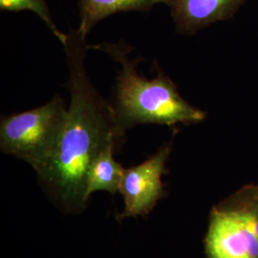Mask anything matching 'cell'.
Wrapping results in <instances>:
<instances>
[{"label": "cell", "mask_w": 258, "mask_h": 258, "mask_svg": "<svg viewBox=\"0 0 258 258\" xmlns=\"http://www.w3.org/2000/svg\"><path fill=\"white\" fill-rule=\"evenodd\" d=\"M68 107L60 95L31 110L2 116L0 148L37 172L49 159L60 136Z\"/></svg>", "instance_id": "3"}, {"label": "cell", "mask_w": 258, "mask_h": 258, "mask_svg": "<svg viewBox=\"0 0 258 258\" xmlns=\"http://www.w3.org/2000/svg\"><path fill=\"white\" fill-rule=\"evenodd\" d=\"M166 0H80V26L78 31L87 36L101 20L120 12L149 11Z\"/></svg>", "instance_id": "7"}, {"label": "cell", "mask_w": 258, "mask_h": 258, "mask_svg": "<svg viewBox=\"0 0 258 258\" xmlns=\"http://www.w3.org/2000/svg\"><path fill=\"white\" fill-rule=\"evenodd\" d=\"M0 9L5 12H23L30 11L35 13L39 17L47 27L50 29L52 34L55 36L62 45L67 41V34H64L55 26L53 19L47 7L46 0H0Z\"/></svg>", "instance_id": "10"}, {"label": "cell", "mask_w": 258, "mask_h": 258, "mask_svg": "<svg viewBox=\"0 0 258 258\" xmlns=\"http://www.w3.org/2000/svg\"><path fill=\"white\" fill-rule=\"evenodd\" d=\"M221 205L236 214L258 237V184L242 187Z\"/></svg>", "instance_id": "9"}, {"label": "cell", "mask_w": 258, "mask_h": 258, "mask_svg": "<svg viewBox=\"0 0 258 258\" xmlns=\"http://www.w3.org/2000/svg\"><path fill=\"white\" fill-rule=\"evenodd\" d=\"M205 247L209 258H258L257 236L222 205L212 211Z\"/></svg>", "instance_id": "5"}, {"label": "cell", "mask_w": 258, "mask_h": 258, "mask_svg": "<svg viewBox=\"0 0 258 258\" xmlns=\"http://www.w3.org/2000/svg\"><path fill=\"white\" fill-rule=\"evenodd\" d=\"M88 47L102 50L120 63L111 105L117 129L122 136L129 128L140 124L174 126L205 120L206 113L186 102L168 76L159 71L154 79L148 80L139 74L136 62L128 58L131 48L125 43H101Z\"/></svg>", "instance_id": "2"}, {"label": "cell", "mask_w": 258, "mask_h": 258, "mask_svg": "<svg viewBox=\"0 0 258 258\" xmlns=\"http://www.w3.org/2000/svg\"><path fill=\"white\" fill-rule=\"evenodd\" d=\"M170 152L171 145L166 144L145 162L124 168L119 190L123 197L124 210L118 217L120 220L148 214L163 198L165 189L162 177Z\"/></svg>", "instance_id": "4"}, {"label": "cell", "mask_w": 258, "mask_h": 258, "mask_svg": "<svg viewBox=\"0 0 258 258\" xmlns=\"http://www.w3.org/2000/svg\"><path fill=\"white\" fill-rule=\"evenodd\" d=\"M119 146L111 143L94 159L87 176L86 198L96 191L116 194L120 190L124 168L114 158V151Z\"/></svg>", "instance_id": "8"}, {"label": "cell", "mask_w": 258, "mask_h": 258, "mask_svg": "<svg viewBox=\"0 0 258 258\" xmlns=\"http://www.w3.org/2000/svg\"><path fill=\"white\" fill-rule=\"evenodd\" d=\"M245 0H166L176 29L191 35L214 22L231 19Z\"/></svg>", "instance_id": "6"}, {"label": "cell", "mask_w": 258, "mask_h": 258, "mask_svg": "<svg viewBox=\"0 0 258 258\" xmlns=\"http://www.w3.org/2000/svg\"><path fill=\"white\" fill-rule=\"evenodd\" d=\"M65 43L70 94L67 118L52 154L37 171L38 181L50 199L66 212H80L87 203L89 168L100 151L111 143L123 142L114 111L93 85L86 68L89 49L86 38L70 30Z\"/></svg>", "instance_id": "1"}]
</instances>
